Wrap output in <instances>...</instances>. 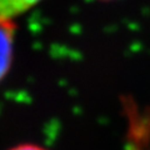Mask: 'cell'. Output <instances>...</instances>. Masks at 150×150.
<instances>
[{
	"mask_svg": "<svg viewBox=\"0 0 150 150\" xmlns=\"http://www.w3.org/2000/svg\"><path fill=\"white\" fill-rule=\"evenodd\" d=\"M16 25L14 20H0V80L10 69Z\"/></svg>",
	"mask_w": 150,
	"mask_h": 150,
	"instance_id": "6da1fadb",
	"label": "cell"
},
{
	"mask_svg": "<svg viewBox=\"0 0 150 150\" xmlns=\"http://www.w3.org/2000/svg\"><path fill=\"white\" fill-rule=\"evenodd\" d=\"M41 0H0V20H14Z\"/></svg>",
	"mask_w": 150,
	"mask_h": 150,
	"instance_id": "7a4b0ae2",
	"label": "cell"
},
{
	"mask_svg": "<svg viewBox=\"0 0 150 150\" xmlns=\"http://www.w3.org/2000/svg\"><path fill=\"white\" fill-rule=\"evenodd\" d=\"M9 150H48V149L40 146V145H36V144H19Z\"/></svg>",
	"mask_w": 150,
	"mask_h": 150,
	"instance_id": "3957f363",
	"label": "cell"
},
{
	"mask_svg": "<svg viewBox=\"0 0 150 150\" xmlns=\"http://www.w3.org/2000/svg\"><path fill=\"white\" fill-rule=\"evenodd\" d=\"M99 1H115V0H99Z\"/></svg>",
	"mask_w": 150,
	"mask_h": 150,
	"instance_id": "277c9868",
	"label": "cell"
}]
</instances>
